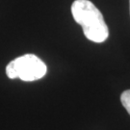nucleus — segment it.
<instances>
[{
	"instance_id": "1",
	"label": "nucleus",
	"mask_w": 130,
	"mask_h": 130,
	"mask_svg": "<svg viewBox=\"0 0 130 130\" xmlns=\"http://www.w3.org/2000/svg\"><path fill=\"white\" fill-rule=\"evenodd\" d=\"M74 20L82 26L84 35L93 42H103L109 37V30L101 12L89 0H75L71 5Z\"/></svg>"
},
{
	"instance_id": "2",
	"label": "nucleus",
	"mask_w": 130,
	"mask_h": 130,
	"mask_svg": "<svg viewBox=\"0 0 130 130\" xmlns=\"http://www.w3.org/2000/svg\"><path fill=\"white\" fill-rule=\"evenodd\" d=\"M46 71V65L34 54L20 56L11 61L6 67V73L9 78H19L27 82L42 78Z\"/></svg>"
},
{
	"instance_id": "3",
	"label": "nucleus",
	"mask_w": 130,
	"mask_h": 130,
	"mask_svg": "<svg viewBox=\"0 0 130 130\" xmlns=\"http://www.w3.org/2000/svg\"><path fill=\"white\" fill-rule=\"evenodd\" d=\"M121 101L122 106L126 109V111L128 112L130 115V90H126L121 95Z\"/></svg>"
}]
</instances>
